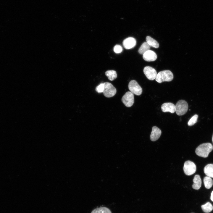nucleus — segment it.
I'll return each instance as SVG.
<instances>
[{
    "label": "nucleus",
    "instance_id": "8",
    "mask_svg": "<svg viewBox=\"0 0 213 213\" xmlns=\"http://www.w3.org/2000/svg\"><path fill=\"white\" fill-rule=\"evenodd\" d=\"M143 72L147 78L150 80H153L155 79L157 72L156 70L153 68L149 66L144 67Z\"/></svg>",
    "mask_w": 213,
    "mask_h": 213
},
{
    "label": "nucleus",
    "instance_id": "23",
    "mask_svg": "<svg viewBox=\"0 0 213 213\" xmlns=\"http://www.w3.org/2000/svg\"><path fill=\"white\" fill-rule=\"evenodd\" d=\"M123 50L122 47L119 45H116L114 47V51L116 53L118 54L121 52Z\"/></svg>",
    "mask_w": 213,
    "mask_h": 213
},
{
    "label": "nucleus",
    "instance_id": "9",
    "mask_svg": "<svg viewBox=\"0 0 213 213\" xmlns=\"http://www.w3.org/2000/svg\"><path fill=\"white\" fill-rule=\"evenodd\" d=\"M136 41L135 38L130 37L125 39L123 42V45L126 49H130L134 47L136 45Z\"/></svg>",
    "mask_w": 213,
    "mask_h": 213
},
{
    "label": "nucleus",
    "instance_id": "6",
    "mask_svg": "<svg viewBox=\"0 0 213 213\" xmlns=\"http://www.w3.org/2000/svg\"><path fill=\"white\" fill-rule=\"evenodd\" d=\"M183 169L184 173L186 175H191L196 172V166L194 162L188 160L185 162Z\"/></svg>",
    "mask_w": 213,
    "mask_h": 213
},
{
    "label": "nucleus",
    "instance_id": "24",
    "mask_svg": "<svg viewBox=\"0 0 213 213\" xmlns=\"http://www.w3.org/2000/svg\"><path fill=\"white\" fill-rule=\"evenodd\" d=\"M210 199L211 200L213 201V191L211 193Z\"/></svg>",
    "mask_w": 213,
    "mask_h": 213
},
{
    "label": "nucleus",
    "instance_id": "17",
    "mask_svg": "<svg viewBox=\"0 0 213 213\" xmlns=\"http://www.w3.org/2000/svg\"><path fill=\"white\" fill-rule=\"evenodd\" d=\"M105 74L108 79L111 81H112L116 79L117 76L116 71L113 70L107 71L106 72Z\"/></svg>",
    "mask_w": 213,
    "mask_h": 213
},
{
    "label": "nucleus",
    "instance_id": "13",
    "mask_svg": "<svg viewBox=\"0 0 213 213\" xmlns=\"http://www.w3.org/2000/svg\"><path fill=\"white\" fill-rule=\"evenodd\" d=\"M193 184L192 187L195 190H198L200 188L201 185V180L199 175H195L193 179Z\"/></svg>",
    "mask_w": 213,
    "mask_h": 213
},
{
    "label": "nucleus",
    "instance_id": "1",
    "mask_svg": "<svg viewBox=\"0 0 213 213\" xmlns=\"http://www.w3.org/2000/svg\"><path fill=\"white\" fill-rule=\"evenodd\" d=\"M213 149V146L210 143H203L199 145L196 149V154L199 156L204 157H207L209 153Z\"/></svg>",
    "mask_w": 213,
    "mask_h": 213
},
{
    "label": "nucleus",
    "instance_id": "7",
    "mask_svg": "<svg viewBox=\"0 0 213 213\" xmlns=\"http://www.w3.org/2000/svg\"><path fill=\"white\" fill-rule=\"evenodd\" d=\"M122 101L126 106H131L134 103L133 94L130 91L127 92L122 96Z\"/></svg>",
    "mask_w": 213,
    "mask_h": 213
},
{
    "label": "nucleus",
    "instance_id": "14",
    "mask_svg": "<svg viewBox=\"0 0 213 213\" xmlns=\"http://www.w3.org/2000/svg\"><path fill=\"white\" fill-rule=\"evenodd\" d=\"M204 172L207 176L213 178V164L206 165L204 168Z\"/></svg>",
    "mask_w": 213,
    "mask_h": 213
},
{
    "label": "nucleus",
    "instance_id": "21",
    "mask_svg": "<svg viewBox=\"0 0 213 213\" xmlns=\"http://www.w3.org/2000/svg\"><path fill=\"white\" fill-rule=\"evenodd\" d=\"M198 117V116L196 114L193 116L188 122V125L189 126H191L195 124L197 122Z\"/></svg>",
    "mask_w": 213,
    "mask_h": 213
},
{
    "label": "nucleus",
    "instance_id": "10",
    "mask_svg": "<svg viewBox=\"0 0 213 213\" xmlns=\"http://www.w3.org/2000/svg\"><path fill=\"white\" fill-rule=\"evenodd\" d=\"M143 59L147 62L154 61L157 58L156 54L154 51L149 50L146 52L143 56Z\"/></svg>",
    "mask_w": 213,
    "mask_h": 213
},
{
    "label": "nucleus",
    "instance_id": "4",
    "mask_svg": "<svg viewBox=\"0 0 213 213\" xmlns=\"http://www.w3.org/2000/svg\"><path fill=\"white\" fill-rule=\"evenodd\" d=\"M104 83V88L103 93L104 95L107 98L114 96L117 92L115 88L110 83L106 82Z\"/></svg>",
    "mask_w": 213,
    "mask_h": 213
},
{
    "label": "nucleus",
    "instance_id": "16",
    "mask_svg": "<svg viewBox=\"0 0 213 213\" xmlns=\"http://www.w3.org/2000/svg\"><path fill=\"white\" fill-rule=\"evenodd\" d=\"M151 46L146 42L143 43L138 50L139 53L143 54L146 52L150 50Z\"/></svg>",
    "mask_w": 213,
    "mask_h": 213
},
{
    "label": "nucleus",
    "instance_id": "18",
    "mask_svg": "<svg viewBox=\"0 0 213 213\" xmlns=\"http://www.w3.org/2000/svg\"><path fill=\"white\" fill-rule=\"evenodd\" d=\"M203 181L204 186L206 189H210L213 185V180L211 178L209 177H205L203 179Z\"/></svg>",
    "mask_w": 213,
    "mask_h": 213
},
{
    "label": "nucleus",
    "instance_id": "20",
    "mask_svg": "<svg viewBox=\"0 0 213 213\" xmlns=\"http://www.w3.org/2000/svg\"><path fill=\"white\" fill-rule=\"evenodd\" d=\"M201 208L203 211L206 213L210 212L213 209L212 205L209 202H207L205 204L201 205Z\"/></svg>",
    "mask_w": 213,
    "mask_h": 213
},
{
    "label": "nucleus",
    "instance_id": "15",
    "mask_svg": "<svg viewBox=\"0 0 213 213\" xmlns=\"http://www.w3.org/2000/svg\"><path fill=\"white\" fill-rule=\"evenodd\" d=\"M146 42L151 46L157 48L159 47L158 42L150 36H147L146 38Z\"/></svg>",
    "mask_w": 213,
    "mask_h": 213
},
{
    "label": "nucleus",
    "instance_id": "3",
    "mask_svg": "<svg viewBox=\"0 0 213 213\" xmlns=\"http://www.w3.org/2000/svg\"><path fill=\"white\" fill-rule=\"evenodd\" d=\"M188 105L187 102L184 100L178 101L175 106V111L177 114L181 116L185 114L187 112Z\"/></svg>",
    "mask_w": 213,
    "mask_h": 213
},
{
    "label": "nucleus",
    "instance_id": "5",
    "mask_svg": "<svg viewBox=\"0 0 213 213\" xmlns=\"http://www.w3.org/2000/svg\"><path fill=\"white\" fill-rule=\"evenodd\" d=\"M128 87L130 92L136 95H140L142 93V88L135 80L130 81L129 83Z\"/></svg>",
    "mask_w": 213,
    "mask_h": 213
},
{
    "label": "nucleus",
    "instance_id": "25",
    "mask_svg": "<svg viewBox=\"0 0 213 213\" xmlns=\"http://www.w3.org/2000/svg\"><path fill=\"white\" fill-rule=\"evenodd\" d=\"M212 142L213 143V134L212 137Z\"/></svg>",
    "mask_w": 213,
    "mask_h": 213
},
{
    "label": "nucleus",
    "instance_id": "22",
    "mask_svg": "<svg viewBox=\"0 0 213 213\" xmlns=\"http://www.w3.org/2000/svg\"><path fill=\"white\" fill-rule=\"evenodd\" d=\"M104 88V83H101L96 87L95 89L96 91L98 93H101L103 92Z\"/></svg>",
    "mask_w": 213,
    "mask_h": 213
},
{
    "label": "nucleus",
    "instance_id": "12",
    "mask_svg": "<svg viewBox=\"0 0 213 213\" xmlns=\"http://www.w3.org/2000/svg\"><path fill=\"white\" fill-rule=\"evenodd\" d=\"M161 133V131L159 128L156 126L153 127L150 136L151 140L152 141H156L160 137Z\"/></svg>",
    "mask_w": 213,
    "mask_h": 213
},
{
    "label": "nucleus",
    "instance_id": "2",
    "mask_svg": "<svg viewBox=\"0 0 213 213\" xmlns=\"http://www.w3.org/2000/svg\"><path fill=\"white\" fill-rule=\"evenodd\" d=\"M173 78L172 72L169 70H164L159 72L157 75L155 80L157 82L160 83L163 82H170Z\"/></svg>",
    "mask_w": 213,
    "mask_h": 213
},
{
    "label": "nucleus",
    "instance_id": "11",
    "mask_svg": "<svg viewBox=\"0 0 213 213\" xmlns=\"http://www.w3.org/2000/svg\"><path fill=\"white\" fill-rule=\"evenodd\" d=\"M161 109L162 111L164 112H170L173 113L175 112V106L171 102L163 103L161 106Z\"/></svg>",
    "mask_w": 213,
    "mask_h": 213
},
{
    "label": "nucleus",
    "instance_id": "19",
    "mask_svg": "<svg viewBox=\"0 0 213 213\" xmlns=\"http://www.w3.org/2000/svg\"><path fill=\"white\" fill-rule=\"evenodd\" d=\"M91 213H112L110 210L105 207H102L94 209Z\"/></svg>",
    "mask_w": 213,
    "mask_h": 213
}]
</instances>
